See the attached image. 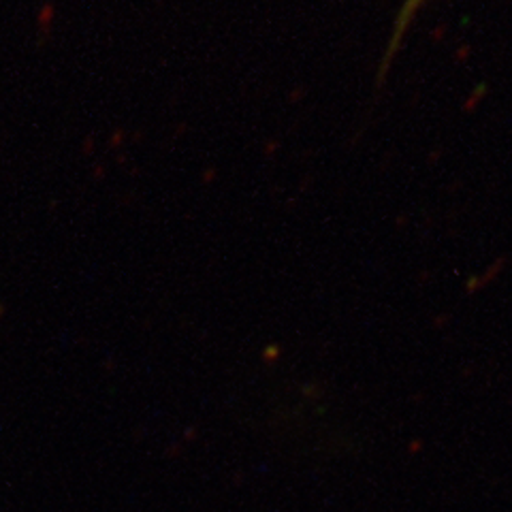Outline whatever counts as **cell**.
Listing matches in <instances>:
<instances>
[{"mask_svg": "<svg viewBox=\"0 0 512 512\" xmlns=\"http://www.w3.org/2000/svg\"><path fill=\"white\" fill-rule=\"evenodd\" d=\"M423 5H425V0H406V5H404V9H402V13H399L397 24H395V32H397V35H404L406 28L410 26V22L414 20L416 11H419Z\"/></svg>", "mask_w": 512, "mask_h": 512, "instance_id": "1", "label": "cell"}]
</instances>
